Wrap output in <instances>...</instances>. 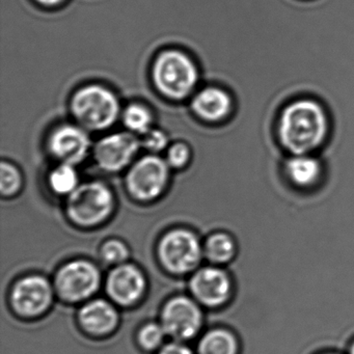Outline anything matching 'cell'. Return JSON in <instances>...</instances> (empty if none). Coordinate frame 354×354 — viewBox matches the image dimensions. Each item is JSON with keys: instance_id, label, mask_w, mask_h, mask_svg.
<instances>
[{"instance_id": "9c48e42d", "label": "cell", "mask_w": 354, "mask_h": 354, "mask_svg": "<svg viewBox=\"0 0 354 354\" xmlns=\"http://www.w3.org/2000/svg\"><path fill=\"white\" fill-rule=\"evenodd\" d=\"M192 109L204 121L225 124L235 115V97L225 86H208L194 97Z\"/></svg>"}, {"instance_id": "7c38bea8", "label": "cell", "mask_w": 354, "mask_h": 354, "mask_svg": "<svg viewBox=\"0 0 354 354\" xmlns=\"http://www.w3.org/2000/svg\"><path fill=\"white\" fill-rule=\"evenodd\" d=\"M90 140L86 132L72 125L62 126L49 138V150L63 163L75 165L88 154Z\"/></svg>"}, {"instance_id": "d4e9b609", "label": "cell", "mask_w": 354, "mask_h": 354, "mask_svg": "<svg viewBox=\"0 0 354 354\" xmlns=\"http://www.w3.org/2000/svg\"><path fill=\"white\" fill-rule=\"evenodd\" d=\"M142 144L149 150L153 151V152H158V151L163 150L167 146V138L165 133L159 131V130H151V131L149 130L146 136H145Z\"/></svg>"}, {"instance_id": "4316f807", "label": "cell", "mask_w": 354, "mask_h": 354, "mask_svg": "<svg viewBox=\"0 0 354 354\" xmlns=\"http://www.w3.org/2000/svg\"><path fill=\"white\" fill-rule=\"evenodd\" d=\"M37 1H39L40 3H43V5L55 6L63 3L64 0H37Z\"/></svg>"}, {"instance_id": "ba28073f", "label": "cell", "mask_w": 354, "mask_h": 354, "mask_svg": "<svg viewBox=\"0 0 354 354\" xmlns=\"http://www.w3.org/2000/svg\"><path fill=\"white\" fill-rule=\"evenodd\" d=\"M99 285V272L88 262H73L66 265L57 277L59 294L70 301H80L92 295Z\"/></svg>"}, {"instance_id": "ffe728a7", "label": "cell", "mask_w": 354, "mask_h": 354, "mask_svg": "<svg viewBox=\"0 0 354 354\" xmlns=\"http://www.w3.org/2000/svg\"><path fill=\"white\" fill-rule=\"evenodd\" d=\"M124 124L130 130L138 133H147L151 124V115L146 107L132 104L124 113Z\"/></svg>"}, {"instance_id": "5bb4252c", "label": "cell", "mask_w": 354, "mask_h": 354, "mask_svg": "<svg viewBox=\"0 0 354 354\" xmlns=\"http://www.w3.org/2000/svg\"><path fill=\"white\" fill-rule=\"evenodd\" d=\"M231 289L229 277L221 269L204 268L192 277V292L208 306L223 304L229 298Z\"/></svg>"}, {"instance_id": "30bf717a", "label": "cell", "mask_w": 354, "mask_h": 354, "mask_svg": "<svg viewBox=\"0 0 354 354\" xmlns=\"http://www.w3.org/2000/svg\"><path fill=\"white\" fill-rule=\"evenodd\" d=\"M140 148V142L130 133H115L101 140L95 147V159L101 169L118 171L124 169Z\"/></svg>"}, {"instance_id": "d6986e66", "label": "cell", "mask_w": 354, "mask_h": 354, "mask_svg": "<svg viewBox=\"0 0 354 354\" xmlns=\"http://www.w3.org/2000/svg\"><path fill=\"white\" fill-rule=\"evenodd\" d=\"M206 254L213 262H229L235 254V243L227 234H215L207 241Z\"/></svg>"}, {"instance_id": "e0dca14e", "label": "cell", "mask_w": 354, "mask_h": 354, "mask_svg": "<svg viewBox=\"0 0 354 354\" xmlns=\"http://www.w3.org/2000/svg\"><path fill=\"white\" fill-rule=\"evenodd\" d=\"M198 351L200 354H237V339L230 331L216 329L205 335Z\"/></svg>"}, {"instance_id": "9a60e30c", "label": "cell", "mask_w": 354, "mask_h": 354, "mask_svg": "<svg viewBox=\"0 0 354 354\" xmlns=\"http://www.w3.org/2000/svg\"><path fill=\"white\" fill-rule=\"evenodd\" d=\"M144 286L142 273L130 265H124L111 272L107 291L119 304H131L140 297Z\"/></svg>"}, {"instance_id": "4fadbf2b", "label": "cell", "mask_w": 354, "mask_h": 354, "mask_svg": "<svg viewBox=\"0 0 354 354\" xmlns=\"http://www.w3.org/2000/svg\"><path fill=\"white\" fill-rule=\"evenodd\" d=\"M51 296L49 283L42 277H32L22 279L16 285L12 300L20 314L32 316L48 308Z\"/></svg>"}, {"instance_id": "3957f363", "label": "cell", "mask_w": 354, "mask_h": 354, "mask_svg": "<svg viewBox=\"0 0 354 354\" xmlns=\"http://www.w3.org/2000/svg\"><path fill=\"white\" fill-rule=\"evenodd\" d=\"M74 117L92 130H103L115 123L119 115V102L115 95L99 86L82 88L72 99Z\"/></svg>"}, {"instance_id": "8992f818", "label": "cell", "mask_w": 354, "mask_h": 354, "mask_svg": "<svg viewBox=\"0 0 354 354\" xmlns=\"http://www.w3.org/2000/svg\"><path fill=\"white\" fill-rule=\"evenodd\" d=\"M167 177L169 169L162 159L146 156L130 169L127 176L128 189L140 200H152L165 189Z\"/></svg>"}, {"instance_id": "7402d4cb", "label": "cell", "mask_w": 354, "mask_h": 354, "mask_svg": "<svg viewBox=\"0 0 354 354\" xmlns=\"http://www.w3.org/2000/svg\"><path fill=\"white\" fill-rule=\"evenodd\" d=\"M165 330L157 324H149L140 331V341L147 349L156 348L162 342Z\"/></svg>"}, {"instance_id": "484cf974", "label": "cell", "mask_w": 354, "mask_h": 354, "mask_svg": "<svg viewBox=\"0 0 354 354\" xmlns=\"http://www.w3.org/2000/svg\"><path fill=\"white\" fill-rule=\"evenodd\" d=\"M160 354H192L188 348L184 346L177 345V344H171L161 350Z\"/></svg>"}, {"instance_id": "44dd1931", "label": "cell", "mask_w": 354, "mask_h": 354, "mask_svg": "<svg viewBox=\"0 0 354 354\" xmlns=\"http://www.w3.org/2000/svg\"><path fill=\"white\" fill-rule=\"evenodd\" d=\"M0 190L3 196H13L21 185L19 171L10 163H1L0 169Z\"/></svg>"}, {"instance_id": "2e32d148", "label": "cell", "mask_w": 354, "mask_h": 354, "mask_svg": "<svg viewBox=\"0 0 354 354\" xmlns=\"http://www.w3.org/2000/svg\"><path fill=\"white\" fill-rule=\"evenodd\" d=\"M82 325L91 333H105L117 324V313L103 300H95L84 306L80 313Z\"/></svg>"}, {"instance_id": "cb8c5ba5", "label": "cell", "mask_w": 354, "mask_h": 354, "mask_svg": "<svg viewBox=\"0 0 354 354\" xmlns=\"http://www.w3.org/2000/svg\"><path fill=\"white\" fill-rule=\"evenodd\" d=\"M189 149L186 145H174L169 151L167 160L169 165L174 167H181L187 162L189 159Z\"/></svg>"}, {"instance_id": "5b68a950", "label": "cell", "mask_w": 354, "mask_h": 354, "mask_svg": "<svg viewBox=\"0 0 354 354\" xmlns=\"http://www.w3.org/2000/svg\"><path fill=\"white\" fill-rule=\"evenodd\" d=\"M281 173L292 188L304 194L320 192L329 178L326 163L320 154L286 155Z\"/></svg>"}, {"instance_id": "f1b7e54d", "label": "cell", "mask_w": 354, "mask_h": 354, "mask_svg": "<svg viewBox=\"0 0 354 354\" xmlns=\"http://www.w3.org/2000/svg\"><path fill=\"white\" fill-rule=\"evenodd\" d=\"M324 354H335V353H324Z\"/></svg>"}, {"instance_id": "83f0119b", "label": "cell", "mask_w": 354, "mask_h": 354, "mask_svg": "<svg viewBox=\"0 0 354 354\" xmlns=\"http://www.w3.org/2000/svg\"><path fill=\"white\" fill-rule=\"evenodd\" d=\"M349 354H354V342L351 344V346H350Z\"/></svg>"}, {"instance_id": "8fae6325", "label": "cell", "mask_w": 354, "mask_h": 354, "mask_svg": "<svg viewBox=\"0 0 354 354\" xmlns=\"http://www.w3.org/2000/svg\"><path fill=\"white\" fill-rule=\"evenodd\" d=\"M200 325V310L187 298H175L163 310L162 327L165 333L175 339H185L194 337Z\"/></svg>"}, {"instance_id": "603a6c76", "label": "cell", "mask_w": 354, "mask_h": 354, "mask_svg": "<svg viewBox=\"0 0 354 354\" xmlns=\"http://www.w3.org/2000/svg\"><path fill=\"white\" fill-rule=\"evenodd\" d=\"M127 248L119 241H109L102 248V256L107 262L119 263L127 257Z\"/></svg>"}, {"instance_id": "277c9868", "label": "cell", "mask_w": 354, "mask_h": 354, "mask_svg": "<svg viewBox=\"0 0 354 354\" xmlns=\"http://www.w3.org/2000/svg\"><path fill=\"white\" fill-rule=\"evenodd\" d=\"M113 208V196L99 182L84 184L70 194L68 212L80 225H91L106 218Z\"/></svg>"}, {"instance_id": "6da1fadb", "label": "cell", "mask_w": 354, "mask_h": 354, "mask_svg": "<svg viewBox=\"0 0 354 354\" xmlns=\"http://www.w3.org/2000/svg\"><path fill=\"white\" fill-rule=\"evenodd\" d=\"M331 129L326 106L315 97L301 96L279 111L275 136L287 155L320 154L328 144Z\"/></svg>"}, {"instance_id": "52a82bcc", "label": "cell", "mask_w": 354, "mask_h": 354, "mask_svg": "<svg viewBox=\"0 0 354 354\" xmlns=\"http://www.w3.org/2000/svg\"><path fill=\"white\" fill-rule=\"evenodd\" d=\"M159 254L167 269L174 272H186L198 264L201 258V248L194 234L184 230H177L163 238Z\"/></svg>"}, {"instance_id": "ac0fdd59", "label": "cell", "mask_w": 354, "mask_h": 354, "mask_svg": "<svg viewBox=\"0 0 354 354\" xmlns=\"http://www.w3.org/2000/svg\"><path fill=\"white\" fill-rule=\"evenodd\" d=\"M78 176L73 165L62 163L49 176V184L53 192L59 194H71L77 188Z\"/></svg>"}, {"instance_id": "7a4b0ae2", "label": "cell", "mask_w": 354, "mask_h": 354, "mask_svg": "<svg viewBox=\"0 0 354 354\" xmlns=\"http://www.w3.org/2000/svg\"><path fill=\"white\" fill-rule=\"evenodd\" d=\"M157 88L165 96L183 99L198 82V70L194 62L179 51H167L157 57L153 67Z\"/></svg>"}]
</instances>
